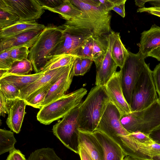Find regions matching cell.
I'll return each instance as SVG.
<instances>
[{"label": "cell", "instance_id": "obj_1", "mask_svg": "<svg viewBox=\"0 0 160 160\" xmlns=\"http://www.w3.org/2000/svg\"><path fill=\"white\" fill-rule=\"evenodd\" d=\"M110 102L105 86L92 88L82 102L79 116V129L93 133Z\"/></svg>", "mask_w": 160, "mask_h": 160}, {"label": "cell", "instance_id": "obj_2", "mask_svg": "<svg viewBox=\"0 0 160 160\" xmlns=\"http://www.w3.org/2000/svg\"><path fill=\"white\" fill-rule=\"evenodd\" d=\"M62 34L59 27H46L30 48L28 59L32 63L35 73L42 71L52 52L58 44Z\"/></svg>", "mask_w": 160, "mask_h": 160}, {"label": "cell", "instance_id": "obj_3", "mask_svg": "<svg viewBox=\"0 0 160 160\" xmlns=\"http://www.w3.org/2000/svg\"><path fill=\"white\" fill-rule=\"evenodd\" d=\"M120 121L129 133L140 132L149 135L160 127V98L146 109L122 115Z\"/></svg>", "mask_w": 160, "mask_h": 160}, {"label": "cell", "instance_id": "obj_4", "mask_svg": "<svg viewBox=\"0 0 160 160\" xmlns=\"http://www.w3.org/2000/svg\"><path fill=\"white\" fill-rule=\"evenodd\" d=\"M58 27L61 30L62 36L49 60L61 55H70L77 57L85 41L91 37L96 36L91 29L82 26L65 23Z\"/></svg>", "mask_w": 160, "mask_h": 160}, {"label": "cell", "instance_id": "obj_5", "mask_svg": "<svg viewBox=\"0 0 160 160\" xmlns=\"http://www.w3.org/2000/svg\"><path fill=\"white\" fill-rule=\"evenodd\" d=\"M87 92L86 89L81 88L43 106L37 114V120L47 125L63 118L82 102Z\"/></svg>", "mask_w": 160, "mask_h": 160}, {"label": "cell", "instance_id": "obj_6", "mask_svg": "<svg viewBox=\"0 0 160 160\" xmlns=\"http://www.w3.org/2000/svg\"><path fill=\"white\" fill-rule=\"evenodd\" d=\"M152 73V71L147 64L134 88L130 104L132 112L146 109L158 98Z\"/></svg>", "mask_w": 160, "mask_h": 160}, {"label": "cell", "instance_id": "obj_7", "mask_svg": "<svg viewBox=\"0 0 160 160\" xmlns=\"http://www.w3.org/2000/svg\"><path fill=\"white\" fill-rule=\"evenodd\" d=\"M81 103L53 125L52 129L53 134L65 146L78 154L79 146L78 119Z\"/></svg>", "mask_w": 160, "mask_h": 160}, {"label": "cell", "instance_id": "obj_8", "mask_svg": "<svg viewBox=\"0 0 160 160\" xmlns=\"http://www.w3.org/2000/svg\"><path fill=\"white\" fill-rule=\"evenodd\" d=\"M129 55L120 68L121 81L125 98L130 106L135 86L147 65L145 58L138 52L128 51Z\"/></svg>", "mask_w": 160, "mask_h": 160}, {"label": "cell", "instance_id": "obj_9", "mask_svg": "<svg viewBox=\"0 0 160 160\" xmlns=\"http://www.w3.org/2000/svg\"><path fill=\"white\" fill-rule=\"evenodd\" d=\"M9 11L17 16L19 21H36L44 12L38 0H0Z\"/></svg>", "mask_w": 160, "mask_h": 160}, {"label": "cell", "instance_id": "obj_10", "mask_svg": "<svg viewBox=\"0 0 160 160\" xmlns=\"http://www.w3.org/2000/svg\"><path fill=\"white\" fill-rule=\"evenodd\" d=\"M83 13L94 22L111 28V16L99 0H70Z\"/></svg>", "mask_w": 160, "mask_h": 160}, {"label": "cell", "instance_id": "obj_11", "mask_svg": "<svg viewBox=\"0 0 160 160\" xmlns=\"http://www.w3.org/2000/svg\"><path fill=\"white\" fill-rule=\"evenodd\" d=\"M117 33V32L112 31L108 35L107 51L96 68V86H105L116 72L118 66L112 57L111 51Z\"/></svg>", "mask_w": 160, "mask_h": 160}, {"label": "cell", "instance_id": "obj_12", "mask_svg": "<svg viewBox=\"0 0 160 160\" xmlns=\"http://www.w3.org/2000/svg\"><path fill=\"white\" fill-rule=\"evenodd\" d=\"M105 86L110 102L118 109L121 116L132 112L123 95L120 71L115 72Z\"/></svg>", "mask_w": 160, "mask_h": 160}, {"label": "cell", "instance_id": "obj_13", "mask_svg": "<svg viewBox=\"0 0 160 160\" xmlns=\"http://www.w3.org/2000/svg\"><path fill=\"white\" fill-rule=\"evenodd\" d=\"M74 60L69 65L66 71L50 88L41 105V108L65 95L74 76L73 72Z\"/></svg>", "mask_w": 160, "mask_h": 160}, {"label": "cell", "instance_id": "obj_14", "mask_svg": "<svg viewBox=\"0 0 160 160\" xmlns=\"http://www.w3.org/2000/svg\"><path fill=\"white\" fill-rule=\"evenodd\" d=\"M42 30H30L1 39L0 52L20 47L26 46L31 48L38 39Z\"/></svg>", "mask_w": 160, "mask_h": 160}, {"label": "cell", "instance_id": "obj_15", "mask_svg": "<svg viewBox=\"0 0 160 160\" xmlns=\"http://www.w3.org/2000/svg\"><path fill=\"white\" fill-rule=\"evenodd\" d=\"M69 65L46 71L45 73L38 79L21 89L18 98L25 100L29 96L38 89L52 81L58 80L67 69Z\"/></svg>", "mask_w": 160, "mask_h": 160}, {"label": "cell", "instance_id": "obj_16", "mask_svg": "<svg viewBox=\"0 0 160 160\" xmlns=\"http://www.w3.org/2000/svg\"><path fill=\"white\" fill-rule=\"evenodd\" d=\"M27 105L25 100L18 98L12 100L10 105L6 122L11 130L16 133L20 131Z\"/></svg>", "mask_w": 160, "mask_h": 160}, {"label": "cell", "instance_id": "obj_17", "mask_svg": "<svg viewBox=\"0 0 160 160\" xmlns=\"http://www.w3.org/2000/svg\"><path fill=\"white\" fill-rule=\"evenodd\" d=\"M138 53L145 59L150 53L160 46V27L155 24L141 33Z\"/></svg>", "mask_w": 160, "mask_h": 160}, {"label": "cell", "instance_id": "obj_18", "mask_svg": "<svg viewBox=\"0 0 160 160\" xmlns=\"http://www.w3.org/2000/svg\"><path fill=\"white\" fill-rule=\"evenodd\" d=\"M93 133L102 147L104 160H123L127 156L121 147L104 132L96 130Z\"/></svg>", "mask_w": 160, "mask_h": 160}, {"label": "cell", "instance_id": "obj_19", "mask_svg": "<svg viewBox=\"0 0 160 160\" xmlns=\"http://www.w3.org/2000/svg\"><path fill=\"white\" fill-rule=\"evenodd\" d=\"M79 142L94 160H104L102 147L93 133L79 130Z\"/></svg>", "mask_w": 160, "mask_h": 160}, {"label": "cell", "instance_id": "obj_20", "mask_svg": "<svg viewBox=\"0 0 160 160\" xmlns=\"http://www.w3.org/2000/svg\"><path fill=\"white\" fill-rule=\"evenodd\" d=\"M45 27L43 24L38 23L36 21H19L12 26L0 30V39L10 37L30 30H43Z\"/></svg>", "mask_w": 160, "mask_h": 160}, {"label": "cell", "instance_id": "obj_21", "mask_svg": "<svg viewBox=\"0 0 160 160\" xmlns=\"http://www.w3.org/2000/svg\"><path fill=\"white\" fill-rule=\"evenodd\" d=\"M44 9H47L52 12L59 14L66 21H71L81 16L83 12L73 4L70 0H64L58 6L50 8L42 6Z\"/></svg>", "mask_w": 160, "mask_h": 160}, {"label": "cell", "instance_id": "obj_22", "mask_svg": "<svg viewBox=\"0 0 160 160\" xmlns=\"http://www.w3.org/2000/svg\"><path fill=\"white\" fill-rule=\"evenodd\" d=\"M109 34L93 36V40L92 59L95 63L96 68L101 63L107 51Z\"/></svg>", "mask_w": 160, "mask_h": 160}, {"label": "cell", "instance_id": "obj_23", "mask_svg": "<svg viewBox=\"0 0 160 160\" xmlns=\"http://www.w3.org/2000/svg\"><path fill=\"white\" fill-rule=\"evenodd\" d=\"M46 72L42 71L37 73L25 75H10L1 79H3L12 83L20 91L38 79L43 76Z\"/></svg>", "mask_w": 160, "mask_h": 160}, {"label": "cell", "instance_id": "obj_24", "mask_svg": "<svg viewBox=\"0 0 160 160\" xmlns=\"http://www.w3.org/2000/svg\"><path fill=\"white\" fill-rule=\"evenodd\" d=\"M111 55L118 67L122 68L128 56L129 52L122 42L119 32H117L112 48Z\"/></svg>", "mask_w": 160, "mask_h": 160}, {"label": "cell", "instance_id": "obj_25", "mask_svg": "<svg viewBox=\"0 0 160 160\" xmlns=\"http://www.w3.org/2000/svg\"><path fill=\"white\" fill-rule=\"evenodd\" d=\"M31 61L28 59L14 61L11 68L7 70H0V79L10 75H25L32 70Z\"/></svg>", "mask_w": 160, "mask_h": 160}, {"label": "cell", "instance_id": "obj_26", "mask_svg": "<svg viewBox=\"0 0 160 160\" xmlns=\"http://www.w3.org/2000/svg\"><path fill=\"white\" fill-rule=\"evenodd\" d=\"M57 80L47 84L31 94L25 100L27 105L40 109L49 90Z\"/></svg>", "mask_w": 160, "mask_h": 160}, {"label": "cell", "instance_id": "obj_27", "mask_svg": "<svg viewBox=\"0 0 160 160\" xmlns=\"http://www.w3.org/2000/svg\"><path fill=\"white\" fill-rule=\"evenodd\" d=\"M76 57L70 55H64L52 58L47 62L42 71L45 72L68 65Z\"/></svg>", "mask_w": 160, "mask_h": 160}, {"label": "cell", "instance_id": "obj_28", "mask_svg": "<svg viewBox=\"0 0 160 160\" xmlns=\"http://www.w3.org/2000/svg\"><path fill=\"white\" fill-rule=\"evenodd\" d=\"M16 140L13 133L11 131L0 129V154L14 149Z\"/></svg>", "mask_w": 160, "mask_h": 160}, {"label": "cell", "instance_id": "obj_29", "mask_svg": "<svg viewBox=\"0 0 160 160\" xmlns=\"http://www.w3.org/2000/svg\"><path fill=\"white\" fill-rule=\"evenodd\" d=\"M27 160H62L53 148H47L37 149L32 152Z\"/></svg>", "mask_w": 160, "mask_h": 160}, {"label": "cell", "instance_id": "obj_30", "mask_svg": "<svg viewBox=\"0 0 160 160\" xmlns=\"http://www.w3.org/2000/svg\"><path fill=\"white\" fill-rule=\"evenodd\" d=\"M19 21L18 18L0 2V30Z\"/></svg>", "mask_w": 160, "mask_h": 160}, {"label": "cell", "instance_id": "obj_31", "mask_svg": "<svg viewBox=\"0 0 160 160\" xmlns=\"http://www.w3.org/2000/svg\"><path fill=\"white\" fill-rule=\"evenodd\" d=\"M0 90L10 100L18 98L20 91L13 84L3 79H0Z\"/></svg>", "mask_w": 160, "mask_h": 160}, {"label": "cell", "instance_id": "obj_32", "mask_svg": "<svg viewBox=\"0 0 160 160\" xmlns=\"http://www.w3.org/2000/svg\"><path fill=\"white\" fill-rule=\"evenodd\" d=\"M8 50L10 57L14 62L28 59L29 50L27 47H15Z\"/></svg>", "mask_w": 160, "mask_h": 160}, {"label": "cell", "instance_id": "obj_33", "mask_svg": "<svg viewBox=\"0 0 160 160\" xmlns=\"http://www.w3.org/2000/svg\"><path fill=\"white\" fill-rule=\"evenodd\" d=\"M93 36L88 38L82 45L77 57L92 59L93 40Z\"/></svg>", "mask_w": 160, "mask_h": 160}, {"label": "cell", "instance_id": "obj_34", "mask_svg": "<svg viewBox=\"0 0 160 160\" xmlns=\"http://www.w3.org/2000/svg\"><path fill=\"white\" fill-rule=\"evenodd\" d=\"M0 70L10 69L14 61L10 56L9 50L0 52Z\"/></svg>", "mask_w": 160, "mask_h": 160}, {"label": "cell", "instance_id": "obj_35", "mask_svg": "<svg viewBox=\"0 0 160 160\" xmlns=\"http://www.w3.org/2000/svg\"><path fill=\"white\" fill-rule=\"evenodd\" d=\"M12 100L7 99L2 92L0 90V115L4 117L8 114Z\"/></svg>", "mask_w": 160, "mask_h": 160}, {"label": "cell", "instance_id": "obj_36", "mask_svg": "<svg viewBox=\"0 0 160 160\" xmlns=\"http://www.w3.org/2000/svg\"><path fill=\"white\" fill-rule=\"evenodd\" d=\"M152 74L156 91L160 98V63L156 66Z\"/></svg>", "mask_w": 160, "mask_h": 160}, {"label": "cell", "instance_id": "obj_37", "mask_svg": "<svg viewBox=\"0 0 160 160\" xmlns=\"http://www.w3.org/2000/svg\"><path fill=\"white\" fill-rule=\"evenodd\" d=\"M126 1V0H117L112 10L115 11L122 18H124L125 16V5Z\"/></svg>", "mask_w": 160, "mask_h": 160}, {"label": "cell", "instance_id": "obj_38", "mask_svg": "<svg viewBox=\"0 0 160 160\" xmlns=\"http://www.w3.org/2000/svg\"><path fill=\"white\" fill-rule=\"evenodd\" d=\"M6 160H27L25 156L19 150L14 148L9 152Z\"/></svg>", "mask_w": 160, "mask_h": 160}, {"label": "cell", "instance_id": "obj_39", "mask_svg": "<svg viewBox=\"0 0 160 160\" xmlns=\"http://www.w3.org/2000/svg\"><path fill=\"white\" fill-rule=\"evenodd\" d=\"M137 12H147L152 15L160 17V6H153L150 7L139 8L137 10Z\"/></svg>", "mask_w": 160, "mask_h": 160}, {"label": "cell", "instance_id": "obj_40", "mask_svg": "<svg viewBox=\"0 0 160 160\" xmlns=\"http://www.w3.org/2000/svg\"><path fill=\"white\" fill-rule=\"evenodd\" d=\"M81 76H83L90 68L93 61L90 58H81Z\"/></svg>", "mask_w": 160, "mask_h": 160}, {"label": "cell", "instance_id": "obj_41", "mask_svg": "<svg viewBox=\"0 0 160 160\" xmlns=\"http://www.w3.org/2000/svg\"><path fill=\"white\" fill-rule=\"evenodd\" d=\"M42 6H45L50 8H54L62 4L64 0H38Z\"/></svg>", "mask_w": 160, "mask_h": 160}, {"label": "cell", "instance_id": "obj_42", "mask_svg": "<svg viewBox=\"0 0 160 160\" xmlns=\"http://www.w3.org/2000/svg\"><path fill=\"white\" fill-rule=\"evenodd\" d=\"M81 59L79 57H77L74 60L73 66L74 76H78L81 75Z\"/></svg>", "mask_w": 160, "mask_h": 160}, {"label": "cell", "instance_id": "obj_43", "mask_svg": "<svg viewBox=\"0 0 160 160\" xmlns=\"http://www.w3.org/2000/svg\"><path fill=\"white\" fill-rule=\"evenodd\" d=\"M148 136L153 141L160 145V127L152 131Z\"/></svg>", "mask_w": 160, "mask_h": 160}, {"label": "cell", "instance_id": "obj_44", "mask_svg": "<svg viewBox=\"0 0 160 160\" xmlns=\"http://www.w3.org/2000/svg\"><path fill=\"white\" fill-rule=\"evenodd\" d=\"M81 160H94L85 149L79 145V153Z\"/></svg>", "mask_w": 160, "mask_h": 160}, {"label": "cell", "instance_id": "obj_45", "mask_svg": "<svg viewBox=\"0 0 160 160\" xmlns=\"http://www.w3.org/2000/svg\"><path fill=\"white\" fill-rule=\"evenodd\" d=\"M148 57L155 58L160 61V46L148 54Z\"/></svg>", "mask_w": 160, "mask_h": 160}, {"label": "cell", "instance_id": "obj_46", "mask_svg": "<svg viewBox=\"0 0 160 160\" xmlns=\"http://www.w3.org/2000/svg\"><path fill=\"white\" fill-rule=\"evenodd\" d=\"M148 0H138L135 1V5L138 6L139 8H145V4L147 2H148Z\"/></svg>", "mask_w": 160, "mask_h": 160}, {"label": "cell", "instance_id": "obj_47", "mask_svg": "<svg viewBox=\"0 0 160 160\" xmlns=\"http://www.w3.org/2000/svg\"><path fill=\"white\" fill-rule=\"evenodd\" d=\"M148 2L153 6H160V0H149Z\"/></svg>", "mask_w": 160, "mask_h": 160}, {"label": "cell", "instance_id": "obj_48", "mask_svg": "<svg viewBox=\"0 0 160 160\" xmlns=\"http://www.w3.org/2000/svg\"><path fill=\"white\" fill-rule=\"evenodd\" d=\"M123 160H141L129 156H126L124 158Z\"/></svg>", "mask_w": 160, "mask_h": 160}, {"label": "cell", "instance_id": "obj_49", "mask_svg": "<svg viewBox=\"0 0 160 160\" xmlns=\"http://www.w3.org/2000/svg\"><path fill=\"white\" fill-rule=\"evenodd\" d=\"M153 160H160V155L155 156L153 158Z\"/></svg>", "mask_w": 160, "mask_h": 160}]
</instances>
